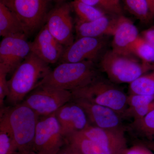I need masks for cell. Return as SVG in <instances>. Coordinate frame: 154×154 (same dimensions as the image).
I'll return each instance as SVG.
<instances>
[{
  "mask_svg": "<svg viewBox=\"0 0 154 154\" xmlns=\"http://www.w3.org/2000/svg\"><path fill=\"white\" fill-rule=\"evenodd\" d=\"M49 64L30 52L17 67L8 80L7 100L14 106L22 103L51 72Z\"/></svg>",
  "mask_w": 154,
  "mask_h": 154,
  "instance_id": "cell-1",
  "label": "cell"
},
{
  "mask_svg": "<svg viewBox=\"0 0 154 154\" xmlns=\"http://www.w3.org/2000/svg\"><path fill=\"white\" fill-rule=\"evenodd\" d=\"M100 70L96 63L91 61L63 63L51 71L38 86H47L71 92L94 82L101 76Z\"/></svg>",
  "mask_w": 154,
  "mask_h": 154,
  "instance_id": "cell-2",
  "label": "cell"
},
{
  "mask_svg": "<svg viewBox=\"0 0 154 154\" xmlns=\"http://www.w3.org/2000/svg\"><path fill=\"white\" fill-rule=\"evenodd\" d=\"M39 116L23 102L1 110V118L7 122L14 136L17 152L33 151Z\"/></svg>",
  "mask_w": 154,
  "mask_h": 154,
  "instance_id": "cell-3",
  "label": "cell"
},
{
  "mask_svg": "<svg viewBox=\"0 0 154 154\" xmlns=\"http://www.w3.org/2000/svg\"><path fill=\"white\" fill-rule=\"evenodd\" d=\"M99 69L116 84L129 83L154 69V64L144 62L132 54L105 51L100 60Z\"/></svg>",
  "mask_w": 154,
  "mask_h": 154,
  "instance_id": "cell-4",
  "label": "cell"
},
{
  "mask_svg": "<svg viewBox=\"0 0 154 154\" xmlns=\"http://www.w3.org/2000/svg\"><path fill=\"white\" fill-rule=\"evenodd\" d=\"M116 85L100 76L88 85L71 91L72 99H83L109 107L122 117L128 107V96Z\"/></svg>",
  "mask_w": 154,
  "mask_h": 154,
  "instance_id": "cell-5",
  "label": "cell"
},
{
  "mask_svg": "<svg viewBox=\"0 0 154 154\" xmlns=\"http://www.w3.org/2000/svg\"><path fill=\"white\" fill-rule=\"evenodd\" d=\"M72 99L71 91L45 86H38L30 92L22 102L39 116L55 113Z\"/></svg>",
  "mask_w": 154,
  "mask_h": 154,
  "instance_id": "cell-6",
  "label": "cell"
},
{
  "mask_svg": "<svg viewBox=\"0 0 154 154\" xmlns=\"http://www.w3.org/2000/svg\"><path fill=\"white\" fill-rule=\"evenodd\" d=\"M66 143L55 113L39 116L33 151L39 154H57Z\"/></svg>",
  "mask_w": 154,
  "mask_h": 154,
  "instance_id": "cell-7",
  "label": "cell"
},
{
  "mask_svg": "<svg viewBox=\"0 0 154 154\" xmlns=\"http://www.w3.org/2000/svg\"><path fill=\"white\" fill-rule=\"evenodd\" d=\"M3 2L19 19L27 35L38 29L46 17L47 0H9Z\"/></svg>",
  "mask_w": 154,
  "mask_h": 154,
  "instance_id": "cell-8",
  "label": "cell"
},
{
  "mask_svg": "<svg viewBox=\"0 0 154 154\" xmlns=\"http://www.w3.org/2000/svg\"><path fill=\"white\" fill-rule=\"evenodd\" d=\"M105 36L82 37L66 47L61 58L63 63H79L91 61L96 63L105 52L107 41Z\"/></svg>",
  "mask_w": 154,
  "mask_h": 154,
  "instance_id": "cell-9",
  "label": "cell"
},
{
  "mask_svg": "<svg viewBox=\"0 0 154 154\" xmlns=\"http://www.w3.org/2000/svg\"><path fill=\"white\" fill-rule=\"evenodd\" d=\"M27 35L4 37L0 43V66L12 73L31 52Z\"/></svg>",
  "mask_w": 154,
  "mask_h": 154,
  "instance_id": "cell-10",
  "label": "cell"
},
{
  "mask_svg": "<svg viewBox=\"0 0 154 154\" xmlns=\"http://www.w3.org/2000/svg\"><path fill=\"white\" fill-rule=\"evenodd\" d=\"M71 10L70 5L67 3L56 7L48 14L45 25L51 35L65 47L74 42Z\"/></svg>",
  "mask_w": 154,
  "mask_h": 154,
  "instance_id": "cell-11",
  "label": "cell"
},
{
  "mask_svg": "<svg viewBox=\"0 0 154 154\" xmlns=\"http://www.w3.org/2000/svg\"><path fill=\"white\" fill-rule=\"evenodd\" d=\"M72 101L82 108L90 125L103 129L125 130L122 116L113 109L83 99H73Z\"/></svg>",
  "mask_w": 154,
  "mask_h": 154,
  "instance_id": "cell-12",
  "label": "cell"
},
{
  "mask_svg": "<svg viewBox=\"0 0 154 154\" xmlns=\"http://www.w3.org/2000/svg\"><path fill=\"white\" fill-rule=\"evenodd\" d=\"M55 115L65 137L72 134L82 131L90 125L82 108L72 101L60 108Z\"/></svg>",
  "mask_w": 154,
  "mask_h": 154,
  "instance_id": "cell-13",
  "label": "cell"
},
{
  "mask_svg": "<svg viewBox=\"0 0 154 154\" xmlns=\"http://www.w3.org/2000/svg\"><path fill=\"white\" fill-rule=\"evenodd\" d=\"M30 45L31 52L49 64L60 60L65 48L51 35L46 25L42 28L33 41L30 42Z\"/></svg>",
  "mask_w": 154,
  "mask_h": 154,
  "instance_id": "cell-14",
  "label": "cell"
},
{
  "mask_svg": "<svg viewBox=\"0 0 154 154\" xmlns=\"http://www.w3.org/2000/svg\"><path fill=\"white\" fill-rule=\"evenodd\" d=\"M125 131L103 129L90 125L80 132L104 147L123 154L127 148Z\"/></svg>",
  "mask_w": 154,
  "mask_h": 154,
  "instance_id": "cell-15",
  "label": "cell"
},
{
  "mask_svg": "<svg viewBox=\"0 0 154 154\" xmlns=\"http://www.w3.org/2000/svg\"><path fill=\"white\" fill-rule=\"evenodd\" d=\"M112 36V50L121 54H131L130 48L139 35L138 30L133 22L121 15L116 17Z\"/></svg>",
  "mask_w": 154,
  "mask_h": 154,
  "instance_id": "cell-16",
  "label": "cell"
},
{
  "mask_svg": "<svg viewBox=\"0 0 154 154\" xmlns=\"http://www.w3.org/2000/svg\"><path fill=\"white\" fill-rule=\"evenodd\" d=\"M116 18L110 19L106 15L91 22L78 20L76 32L78 37H98L113 35Z\"/></svg>",
  "mask_w": 154,
  "mask_h": 154,
  "instance_id": "cell-17",
  "label": "cell"
},
{
  "mask_svg": "<svg viewBox=\"0 0 154 154\" xmlns=\"http://www.w3.org/2000/svg\"><path fill=\"white\" fill-rule=\"evenodd\" d=\"M65 139L66 143L80 154H123L102 146L80 132L69 135Z\"/></svg>",
  "mask_w": 154,
  "mask_h": 154,
  "instance_id": "cell-18",
  "label": "cell"
},
{
  "mask_svg": "<svg viewBox=\"0 0 154 154\" xmlns=\"http://www.w3.org/2000/svg\"><path fill=\"white\" fill-rule=\"evenodd\" d=\"M22 34L27 35L21 22L11 9L1 1L0 35L4 38Z\"/></svg>",
  "mask_w": 154,
  "mask_h": 154,
  "instance_id": "cell-19",
  "label": "cell"
},
{
  "mask_svg": "<svg viewBox=\"0 0 154 154\" xmlns=\"http://www.w3.org/2000/svg\"><path fill=\"white\" fill-rule=\"evenodd\" d=\"M70 5L79 18L78 20L82 22H91L106 15V13L101 9L80 0H74Z\"/></svg>",
  "mask_w": 154,
  "mask_h": 154,
  "instance_id": "cell-20",
  "label": "cell"
},
{
  "mask_svg": "<svg viewBox=\"0 0 154 154\" xmlns=\"http://www.w3.org/2000/svg\"><path fill=\"white\" fill-rule=\"evenodd\" d=\"M129 84L130 94L154 95V69Z\"/></svg>",
  "mask_w": 154,
  "mask_h": 154,
  "instance_id": "cell-21",
  "label": "cell"
},
{
  "mask_svg": "<svg viewBox=\"0 0 154 154\" xmlns=\"http://www.w3.org/2000/svg\"><path fill=\"white\" fill-rule=\"evenodd\" d=\"M129 51L144 62L154 64V49L141 35L131 45Z\"/></svg>",
  "mask_w": 154,
  "mask_h": 154,
  "instance_id": "cell-22",
  "label": "cell"
},
{
  "mask_svg": "<svg viewBox=\"0 0 154 154\" xmlns=\"http://www.w3.org/2000/svg\"><path fill=\"white\" fill-rule=\"evenodd\" d=\"M130 129L138 134L143 137L144 139L152 140L154 139V110L149 112L141 119L133 121Z\"/></svg>",
  "mask_w": 154,
  "mask_h": 154,
  "instance_id": "cell-23",
  "label": "cell"
},
{
  "mask_svg": "<svg viewBox=\"0 0 154 154\" xmlns=\"http://www.w3.org/2000/svg\"><path fill=\"white\" fill-rule=\"evenodd\" d=\"M127 10L141 22L148 23L153 19L146 0H122Z\"/></svg>",
  "mask_w": 154,
  "mask_h": 154,
  "instance_id": "cell-24",
  "label": "cell"
},
{
  "mask_svg": "<svg viewBox=\"0 0 154 154\" xmlns=\"http://www.w3.org/2000/svg\"><path fill=\"white\" fill-rule=\"evenodd\" d=\"M17 146L11 129L4 119L0 122V154H14Z\"/></svg>",
  "mask_w": 154,
  "mask_h": 154,
  "instance_id": "cell-25",
  "label": "cell"
},
{
  "mask_svg": "<svg viewBox=\"0 0 154 154\" xmlns=\"http://www.w3.org/2000/svg\"><path fill=\"white\" fill-rule=\"evenodd\" d=\"M153 110L154 102L148 105L134 107H128L122 115V117H131L133 119V121L139 120Z\"/></svg>",
  "mask_w": 154,
  "mask_h": 154,
  "instance_id": "cell-26",
  "label": "cell"
},
{
  "mask_svg": "<svg viewBox=\"0 0 154 154\" xmlns=\"http://www.w3.org/2000/svg\"><path fill=\"white\" fill-rule=\"evenodd\" d=\"M83 2L90 5L94 6L101 9L106 14H114L116 16L121 15L119 12L111 4L108 0H80Z\"/></svg>",
  "mask_w": 154,
  "mask_h": 154,
  "instance_id": "cell-27",
  "label": "cell"
},
{
  "mask_svg": "<svg viewBox=\"0 0 154 154\" xmlns=\"http://www.w3.org/2000/svg\"><path fill=\"white\" fill-rule=\"evenodd\" d=\"M154 102V95L130 94L128 97V107H134L150 104Z\"/></svg>",
  "mask_w": 154,
  "mask_h": 154,
  "instance_id": "cell-28",
  "label": "cell"
},
{
  "mask_svg": "<svg viewBox=\"0 0 154 154\" xmlns=\"http://www.w3.org/2000/svg\"><path fill=\"white\" fill-rule=\"evenodd\" d=\"M8 74L5 69L0 66V106L2 109L5 99H7L9 94L8 80L7 79Z\"/></svg>",
  "mask_w": 154,
  "mask_h": 154,
  "instance_id": "cell-29",
  "label": "cell"
},
{
  "mask_svg": "<svg viewBox=\"0 0 154 154\" xmlns=\"http://www.w3.org/2000/svg\"><path fill=\"white\" fill-rule=\"evenodd\" d=\"M123 154H154V152L145 146L137 143L131 147L125 149Z\"/></svg>",
  "mask_w": 154,
  "mask_h": 154,
  "instance_id": "cell-30",
  "label": "cell"
},
{
  "mask_svg": "<svg viewBox=\"0 0 154 154\" xmlns=\"http://www.w3.org/2000/svg\"><path fill=\"white\" fill-rule=\"evenodd\" d=\"M141 36L151 45L154 49V26L143 31Z\"/></svg>",
  "mask_w": 154,
  "mask_h": 154,
  "instance_id": "cell-31",
  "label": "cell"
},
{
  "mask_svg": "<svg viewBox=\"0 0 154 154\" xmlns=\"http://www.w3.org/2000/svg\"><path fill=\"white\" fill-rule=\"evenodd\" d=\"M57 154H80L75 149L72 147L71 146L67 144L65 147L60 150Z\"/></svg>",
  "mask_w": 154,
  "mask_h": 154,
  "instance_id": "cell-32",
  "label": "cell"
},
{
  "mask_svg": "<svg viewBox=\"0 0 154 154\" xmlns=\"http://www.w3.org/2000/svg\"><path fill=\"white\" fill-rule=\"evenodd\" d=\"M137 143L142 144L154 152V140L143 139L137 140Z\"/></svg>",
  "mask_w": 154,
  "mask_h": 154,
  "instance_id": "cell-33",
  "label": "cell"
},
{
  "mask_svg": "<svg viewBox=\"0 0 154 154\" xmlns=\"http://www.w3.org/2000/svg\"><path fill=\"white\" fill-rule=\"evenodd\" d=\"M112 5L119 12L122 14V9L120 4V0H108Z\"/></svg>",
  "mask_w": 154,
  "mask_h": 154,
  "instance_id": "cell-34",
  "label": "cell"
},
{
  "mask_svg": "<svg viewBox=\"0 0 154 154\" xmlns=\"http://www.w3.org/2000/svg\"><path fill=\"white\" fill-rule=\"evenodd\" d=\"M148 5L150 12L154 18V0H146Z\"/></svg>",
  "mask_w": 154,
  "mask_h": 154,
  "instance_id": "cell-35",
  "label": "cell"
},
{
  "mask_svg": "<svg viewBox=\"0 0 154 154\" xmlns=\"http://www.w3.org/2000/svg\"><path fill=\"white\" fill-rule=\"evenodd\" d=\"M14 154H39L36 153V152L33 151H30L19 152H17L14 153Z\"/></svg>",
  "mask_w": 154,
  "mask_h": 154,
  "instance_id": "cell-36",
  "label": "cell"
},
{
  "mask_svg": "<svg viewBox=\"0 0 154 154\" xmlns=\"http://www.w3.org/2000/svg\"><path fill=\"white\" fill-rule=\"evenodd\" d=\"M1 1H3V2H7V1H9V0H1Z\"/></svg>",
  "mask_w": 154,
  "mask_h": 154,
  "instance_id": "cell-37",
  "label": "cell"
},
{
  "mask_svg": "<svg viewBox=\"0 0 154 154\" xmlns=\"http://www.w3.org/2000/svg\"><path fill=\"white\" fill-rule=\"evenodd\" d=\"M154 140V139H153V140Z\"/></svg>",
  "mask_w": 154,
  "mask_h": 154,
  "instance_id": "cell-38",
  "label": "cell"
}]
</instances>
